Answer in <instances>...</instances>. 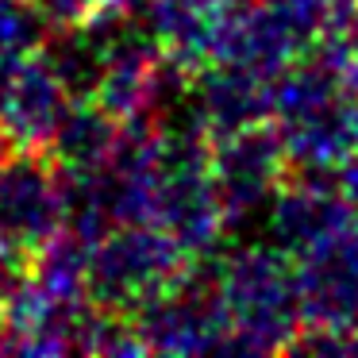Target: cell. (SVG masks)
Segmentation results:
<instances>
[{"label":"cell","mask_w":358,"mask_h":358,"mask_svg":"<svg viewBox=\"0 0 358 358\" xmlns=\"http://www.w3.org/2000/svg\"><path fill=\"white\" fill-rule=\"evenodd\" d=\"M273 131L296 170H339L358 147V127L350 116L343 66L312 50L273 81Z\"/></svg>","instance_id":"cell-1"},{"label":"cell","mask_w":358,"mask_h":358,"mask_svg":"<svg viewBox=\"0 0 358 358\" xmlns=\"http://www.w3.org/2000/svg\"><path fill=\"white\" fill-rule=\"evenodd\" d=\"M212 289L231 327V355L289 350L301 335V285L285 250L247 247L224 258L212 273Z\"/></svg>","instance_id":"cell-2"},{"label":"cell","mask_w":358,"mask_h":358,"mask_svg":"<svg viewBox=\"0 0 358 358\" xmlns=\"http://www.w3.org/2000/svg\"><path fill=\"white\" fill-rule=\"evenodd\" d=\"M189 255L155 224H116L89 243L85 289L104 312L135 316L185 273Z\"/></svg>","instance_id":"cell-3"},{"label":"cell","mask_w":358,"mask_h":358,"mask_svg":"<svg viewBox=\"0 0 358 358\" xmlns=\"http://www.w3.org/2000/svg\"><path fill=\"white\" fill-rule=\"evenodd\" d=\"M62 170L47 150H8L0 158V266L27 270L55 235L66 231Z\"/></svg>","instance_id":"cell-4"},{"label":"cell","mask_w":358,"mask_h":358,"mask_svg":"<svg viewBox=\"0 0 358 358\" xmlns=\"http://www.w3.org/2000/svg\"><path fill=\"white\" fill-rule=\"evenodd\" d=\"M131 327L143 343V355H231V327L220 308L212 281L181 273L166 293L147 301L131 316Z\"/></svg>","instance_id":"cell-5"},{"label":"cell","mask_w":358,"mask_h":358,"mask_svg":"<svg viewBox=\"0 0 358 358\" xmlns=\"http://www.w3.org/2000/svg\"><path fill=\"white\" fill-rule=\"evenodd\" d=\"M304 327L347 335L358 350V220L296 255Z\"/></svg>","instance_id":"cell-6"},{"label":"cell","mask_w":358,"mask_h":358,"mask_svg":"<svg viewBox=\"0 0 358 358\" xmlns=\"http://www.w3.org/2000/svg\"><path fill=\"white\" fill-rule=\"evenodd\" d=\"M285 147L270 124H255L212 139V181L227 220L250 216L262 204H270L285 185Z\"/></svg>","instance_id":"cell-7"},{"label":"cell","mask_w":358,"mask_h":358,"mask_svg":"<svg viewBox=\"0 0 358 358\" xmlns=\"http://www.w3.org/2000/svg\"><path fill=\"white\" fill-rule=\"evenodd\" d=\"M73 96L43 58V47L35 55L20 58L0 78V139L8 150H47L70 112Z\"/></svg>","instance_id":"cell-8"},{"label":"cell","mask_w":358,"mask_h":358,"mask_svg":"<svg viewBox=\"0 0 358 358\" xmlns=\"http://www.w3.org/2000/svg\"><path fill=\"white\" fill-rule=\"evenodd\" d=\"M273 235L285 250L304 255L308 247L331 239L347 224H355L347 196L339 193V181H324L320 170H304L296 181H285L273 196Z\"/></svg>","instance_id":"cell-9"},{"label":"cell","mask_w":358,"mask_h":358,"mask_svg":"<svg viewBox=\"0 0 358 358\" xmlns=\"http://www.w3.org/2000/svg\"><path fill=\"white\" fill-rule=\"evenodd\" d=\"M273 112V81L239 66H204L196 81V127L208 139L266 124Z\"/></svg>","instance_id":"cell-10"},{"label":"cell","mask_w":358,"mask_h":358,"mask_svg":"<svg viewBox=\"0 0 358 358\" xmlns=\"http://www.w3.org/2000/svg\"><path fill=\"white\" fill-rule=\"evenodd\" d=\"M231 0H147V31L181 73H201L212 62L216 27Z\"/></svg>","instance_id":"cell-11"},{"label":"cell","mask_w":358,"mask_h":358,"mask_svg":"<svg viewBox=\"0 0 358 358\" xmlns=\"http://www.w3.org/2000/svg\"><path fill=\"white\" fill-rule=\"evenodd\" d=\"M258 4L270 8L304 47L316 43V35L324 31L327 16H331V8H335V0H258Z\"/></svg>","instance_id":"cell-12"},{"label":"cell","mask_w":358,"mask_h":358,"mask_svg":"<svg viewBox=\"0 0 358 358\" xmlns=\"http://www.w3.org/2000/svg\"><path fill=\"white\" fill-rule=\"evenodd\" d=\"M35 12L47 20L50 31H62V27H78L85 20H93L101 8H108V0H31Z\"/></svg>","instance_id":"cell-13"},{"label":"cell","mask_w":358,"mask_h":358,"mask_svg":"<svg viewBox=\"0 0 358 358\" xmlns=\"http://www.w3.org/2000/svg\"><path fill=\"white\" fill-rule=\"evenodd\" d=\"M335 181H339V193L347 196L350 212L358 216V147L350 150L347 158H343V166H339V173H335Z\"/></svg>","instance_id":"cell-14"},{"label":"cell","mask_w":358,"mask_h":358,"mask_svg":"<svg viewBox=\"0 0 358 358\" xmlns=\"http://www.w3.org/2000/svg\"><path fill=\"white\" fill-rule=\"evenodd\" d=\"M4 155H8V147H4V139H0V158H4Z\"/></svg>","instance_id":"cell-15"}]
</instances>
